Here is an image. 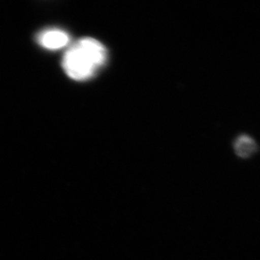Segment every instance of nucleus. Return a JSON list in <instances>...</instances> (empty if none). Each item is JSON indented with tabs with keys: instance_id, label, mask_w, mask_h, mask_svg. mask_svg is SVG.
Instances as JSON below:
<instances>
[{
	"instance_id": "1",
	"label": "nucleus",
	"mask_w": 260,
	"mask_h": 260,
	"mask_svg": "<svg viewBox=\"0 0 260 260\" xmlns=\"http://www.w3.org/2000/svg\"><path fill=\"white\" fill-rule=\"evenodd\" d=\"M106 59L107 51L103 44L95 39L85 38L66 51L63 68L71 78L83 81L95 75Z\"/></svg>"
},
{
	"instance_id": "2",
	"label": "nucleus",
	"mask_w": 260,
	"mask_h": 260,
	"mask_svg": "<svg viewBox=\"0 0 260 260\" xmlns=\"http://www.w3.org/2000/svg\"><path fill=\"white\" fill-rule=\"evenodd\" d=\"M38 41L42 47L50 50H56L66 47L70 42V37L65 31L50 29L43 32L38 37Z\"/></svg>"
},
{
	"instance_id": "3",
	"label": "nucleus",
	"mask_w": 260,
	"mask_h": 260,
	"mask_svg": "<svg viewBox=\"0 0 260 260\" xmlns=\"http://www.w3.org/2000/svg\"><path fill=\"white\" fill-rule=\"evenodd\" d=\"M235 151L241 157H249L257 150L255 142L249 136H241L235 142Z\"/></svg>"
}]
</instances>
